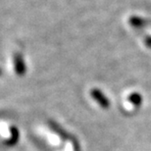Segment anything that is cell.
Masks as SVG:
<instances>
[{
  "instance_id": "6da1fadb",
  "label": "cell",
  "mask_w": 151,
  "mask_h": 151,
  "mask_svg": "<svg viewBox=\"0 0 151 151\" xmlns=\"http://www.w3.org/2000/svg\"><path fill=\"white\" fill-rule=\"evenodd\" d=\"M90 95L93 99H95V101L100 105L102 108H108L110 106V100L108 99L103 92L101 90H99L97 88H93L91 91H90Z\"/></svg>"
},
{
  "instance_id": "7a4b0ae2",
  "label": "cell",
  "mask_w": 151,
  "mask_h": 151,
  "mask_svg": "<svg viewBox=\"0 0 151 151\" xmlns=\"http://www.w3.org/2000/svg\"><path fill=\"white\" fill-rule=\"evenodd\" d=\"M14 67L18 76H24L26 73V65L23 56L19 53L14 55Z\"/></svg>"
},
{
  "instance_id": "3957f363",
  "label": "cell",
  "mask_w": 151,
  "mask_h": 151,
  "mask_svg": "<svg viewBox=\"0 0 151 151\" xmlns=\"http://www.w3.org/2000/svg\"><path fill=\"white\" fill-rule=\"evenodd\" d=\"M129 22L132 27H134V28H138V29L143 28V27H145L146 24H147L146 20H144V19H142V18L137 17V16L131 17V18H129Z\"/></svg>"
},
{
  "instance_id": "277c9868",
  "label": "cell",
  "mask_w": 151,
  "mask_h": 151,
  "mask_svg": "<svg viewBox=\"0 0 151 151\" xmlns=\"http://www.w3.org/2000/svg\"><path fill=\"white\" fill-rule=\"evenodd\" d=\"M128 99L132 104L135 105V106H139V105H141V102H142V97H141V95L138 94L137 92L132 93V94L129 96Z\"/></svg>"
},
{
  "instance_id": "5b68a950",
  "label": "cell",
  "mask_w": 151,
  "mask_h": 151,
  "mask_svg": "<svg viewBox=\"0 0 151 151\" xmlns=\"http://www.w3.org/2000/svg\"><path fill=\"white\" fill-rule=\"evenodd\" d=\"M11 132H12V138L10 140L8 141V145H12V144H15L17 142L18 138H19V132H18V129L16 128H12L11 129Z\"/></svg>"
},
{
  "instance_id": "8992f818",
  "label": "cell",
  "mask_w": 151,
  "mask_h": 151,
  "mask_svg": "<svg viewBox=\"0 0 151 151\" xmlns=\"http://www.w3.org/2000/svg\"><path fill=\"white\" fill-rule=\"evenodd\" d=\"M144 43L147 47L151 48V37H144Z\"/></svg>"
}]
</instances>
